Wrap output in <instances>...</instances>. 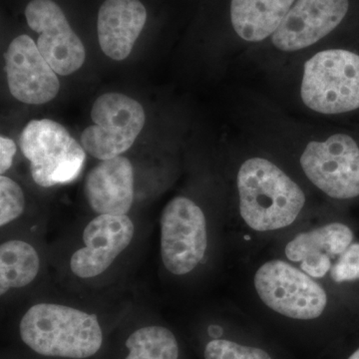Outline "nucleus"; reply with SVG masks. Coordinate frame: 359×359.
<instances>
[{
	"instance_id": "21",
	"label": "nucleus",
	"mask_w": 359,
	"mask_h": 359,
	"mask_svg": "<svg viewBox=\"0 0 359 359\" xmlns=\"http://www.w3.org/2000/svg\"><path fill=\"white\" fill-rule=\"evenodd\" d=\"M330 276L335 283L359 280V244L347 248L337 263L330 269Z\"/></svg>"
},
{
	"instance_id": "23",
	"label": "nucleus",
	"mask_w": 359,
	"mask_h": 359,
	"mask_svg": "<svg viewBox=\"0 0 359 359\" xmlns=\"http://www.w3.org/2000/svg\"><path fill=\"white\" fill-rule=\"evenodd\" d=\"M347 359H359V347L356 351H354Z\"/></svg>"
},
{
	"instance_id": "2",
	"label": "nucleus",
	"mask_w": 359,
	"mask_h": 359,
	"mask_svg": "<svg viewBox=\"0 0 359 359\" xmlns=\"http://www.w3.org/2000/svg\"><path fill=\"white\" fill-rule=\"evenodd\" d=\"M241 216L252 230H278L294 223L306 196L283 170L264 158H250L238 170Z\"/></svg>"
},
{
	"instance_id": "22",
	"label": "nucleus",
	"mask_w": 359,
	"mask_h": 359,
	"mask_svg": "<svg viewBox=\"0 0 359 359\" xmlns=\"http://www.w3.org/2000/svg\"><path fill=\"white\" fill-rule=\"evenodd\" d=\"M16 145L13 140L7 137H0V174L4 175L13 165Z\"/></svg>"
},
{
	"instance_id": "8",
	"label": "nucleus",
	"mask_w": 359,
	"mask_h": 359,
	"mask_svg": "<svg viewBox=\"0 0 359 359\" xmlns=\"http://www.w3.org/2000/svg\"><path fill=\"white\" fill-rule=\"evenodd\" d=\"M207 224L199 205L186 197H176L161 217V256L165 268L176 276L192 271L207 250Z\"/></svg>"
},
{
	"instance_id": "9",
	"label": "nucleus",
	"mask_w": 359,
	"mask_h": 359,
	"mask_svg": "<svg viewBox=\"0 0 359 359\" xmlns=\"http://www.w3.org/2000/svg\"><path fill=\"white\" fill-rule=\"evenodd\" d=\"M351 11L353 0H295L269 40L278 51L304 50L339 32Z\"/></svg>"
},
{
	"instance_id": "20",
	"label": "nucleus",
	"mask_w": 359,
	"mask_h": 359,
	"mask_svg": "<svg viewBox=\"0 0 359 359\" xmlns=\"http://www.w3.org/2000/svg\"><path fill=\"white\" fill-rule=\"evenodd\" d=\"M25 197L22 189L13 180L0 177V226H4L18 218L25 211Z\"/></svg>"
},
{
	"instance_id": "7",
	"label": "nucleus",
	"mask_w": 359,
	"mask_h": 359,
	"mask_svg": "<svg viewBox=\"0 0 359 359\" xmlns=\"http://www.w3.org/2000/svg\"><path fill=\"white\" fill-rule=\"evenodd\" d=\"M301 165L309 181L330 197H358L359 146L349 135L337 133L323 141L309 142Z\"/></svg>"
},
{
	"instance_id": "1",
	"label": "nucleus",
	"mask_w": 359,
	"mask_h": 359,
	"mask_svg": "<svg viewBox=\"0 0 359 359\" xmlns=\"http://www.w3.org/2000/svg\"><path fill=\"white\" fill-rule=\"evenodd\" d=\"M20 339L32 351L47 358L86 359L103 344L95 314L56 304L32 306L21 318Z\"/></svg>"
},
{
	"instance_id": "19",
	"label": "nucleus",
	"mask_w": 359,
	"mask_h": 359,
	"mask_svg": "<svg viewBox=\"0 0 359 359\" xmlns=\"http://www.w3.org/2000/svg\"><path fill=\"white\" fill-rule=\"evenodd\" d=\"M223 328L212 325L208 330L212 339L204 347V359H275L268 349L231 339H224Z\"/></svg>"
},
{
	"instance_id": "6",
	"label": "nucleus",
	"mask_w": 359,
	"mask_h": 359,
	"mask_svg": "<svg viewBox=\"0 0 359 359\" xmlns=\"http://www.w3.org/2000/svg\"><path fill=\"white\" fill-rule=\"evenodd\" d=\"M255 287L266 306L292 320H316L327 308L325 290L285 262L263 264L255 276Z\"/></svg>"
},
{
	"instance_id": "14",
	"label": "nucleus",
	"mask_w": 359,
	"mask_h": 359,
	"mask_svg": "<svg viewBox=\"0 0 359 359\" xmlns=\"http://www.w3.org/2000/svg\"><path fill=\"white\" fill-rule=\"evenodd\" d=\"M147 21L140 0H106L98 13L97 32L105 55L122 61L130 55Z\"/></svg>"
},
{
	"instance_id": "5",
	"label": "nucleus",
	"mask_w": 359,
	"mask_h": 359,
	"mask_svg": "<svg viewBox=\"0 0 359 359\" xmlns=\"http://www.w3.org/2000/svg\"><path fill=\"white\" fill-rule=\"evenodd\" d=\"M94 124L81 135L84 150L96 159H112L133 146L145 125L143 106L131 97L106 93L96 99L91 111Z\"/></svg>"
},
{
	"instance_id": "13",
	"label": "nucleus",
	"mask_w": 359,
	"mask_h": 359,
	"mask_svg": "<svg viewBox=\"0 0 359 359\" xmlns=\"http://www.w3.org/2000/svg\"><path fill=\"white\" fill-rule=\"evenodd\" d=\"M84 194L98 215L125 216L134 200V168L126 157L103 160L87 175Z\"/></svg>"
},
{
	"instance_id": "4",
	"label": "nucleus",
	"mask_w": 359,
	"mask_h": 359,
	"mask_svg": "<svg viewBox=\"0 0 359 359\" xmlns=\"http://www.w3.org/2000/svg\"><path fill=\"white\" fill-rule=\"evenodd\" d=\"M20 146L30 162L33 180L44 188L76 179L86 159L83 146L63 125L49 119L28 123L21 132Z\"/></svg>"
},
{
	"instance_id": "11",
	"label": "nucleus",
	"mask_w": 359,
	"mask_h": 359,
	"mask_svg": "<svg viewBox=\"0 0 359 359\" xmlns=\"http://www.w3.org/2000/svg\"><path fill=\"white\" fill-rule=\"evenodd\" d=\"M7 83L14 98L39 105L49 102L60 89L55 71L28 35L14 39L4 53Z\"/></svg>"
},
{
	"instance_id": "10",
	"label": "nucleus",
	"mask_w": 359,
	"mask_h": 359,
	"mask_svg": "<svg viewBox=\"0 0 359 359\" xmlns=\"http://www.w3.org/2000/svg\"><path fill=\"white\" fill-rule=\"evenodd\" d=\"M27 25L39 34L37 47L45 60L62 76L84 65L86 51L62 9L52 0H32L25 8Z\"/></svg>"
},
{
	"instance_id": "3",
	"label": "nucleus",
	"mask_w": 359,
	"mask_h": 359,
	"mask_svg": "<svg viewBox=\"0 0 359 359\" xmlns=\"http://www.w3.org/2000/svg\"><path fill=\"white\" fill-rule=\"evenodd\" d=\"M301 97L309 109L320 114L359 109V54L344 48L314 54L304 63Z\"/></svg>"
},
{
	"instance_id": "12",
	"label": "nucleus",
	"mask_w": 359,
	"mask_h": 359,
	"mask_svg": "<svg viewBox=\"0 0 359 359\" xmlns=\"http://www.w3.org/2000/svg\"><path fill=\"white\" fill-rule=\"evenodd\" d=\"M134 233L133 222L126 215H99L85 228V247L71 257V271L81 278L101 275L131 244Z\"/></svg>"
},
{
	"instance_id": "15",
	"label": "nucleus",
	"mask_w": 359,
	"mask_h": 359,
	"mask_svg": "<svg viewBox=\"0 0 359 359\" xmlns=\"http://www.w3.org/2000/svg\"><path fill=\"white\" fill-rule=\"evenodd\" d=\"M353 233L344 224L334 223L297 235L285 247V256L299 262L311 278H323L332 269V257L341 256L351 245Z\"/></svg>"
},
{
	"instance_id": "16",
	"label": "nucleus",
	"mask_w": 359,
	"mask_h": 359,
	"mask_svg": "<svg viewBox=\"0 0 359 359\" xmlns=\"http://www.w3.org/2000/svg\"><path fill=\"white\" fill-rule=\"evenodd\" d=\"M295 0H228L226 18L231 32L245 43L273 36Z\"/></svg>"
},
{
	"instance_id": "18",
	"label": "nucleus",
	"mask_w": 359,
	"mask_h": 359,
	"mask_svg": "<svg viewBox=\"0 0 359 359\" xmlns=\"http://www.w3.org/2000/svg\"><path fill=\"white\" fill-rule=\"evenodd\" d=\"M125 346L128 354L124 359H180L176 335L161 325L138 328L129 335Z\"/></svg>"
},
{
	"instance_id": "17",
	"label": "nucleus",
	"mask_w": 359,
	"mask_h": 359,
	"mask_svg": "<svg viewBox=\"0 0 359 359\" xmlns=\"http://www.w3.org/2000/svg\"><path fill=\"white\" fill-rule=\"evenodd\" d=\"M40 259L36 250L20 240L0 245V294L26 287L39 275Z\"/></svg>"
}]
</instances>
